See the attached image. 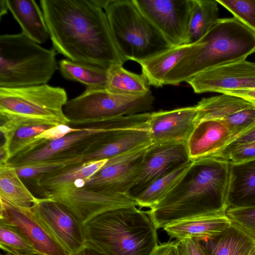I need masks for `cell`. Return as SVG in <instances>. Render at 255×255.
<instances>
[{"instance_id":"9a60e30c","label":"cell","mask_w":255,"mask_h":255,"mask_svg":"<svg viewBox=\"0 0 255 255\" xmlns=\"http://www.w3.org/2000/svg\"><path fill=\"white\" fill-rule=\"evenodd\" d=\"M190 160L187 142L151 144L144 156L139 175L126 195L134 200L155 180Z\"/></svg>"},{"instance_id":"1f68e13d","label":"cell","mask_w":255,"mask_h":255,"mask_svg":"<svg viewBox=\"0 0 255 255\" xmlns=\"http://www.w3.org/2000/svg\"><path fill=\"white\" fill-rule=\"evenodd\" d=\"M192 162L182 164L155 180L134 199L137 205L150 209L154 206L176 184Z\"/></svg>"},{"instance_id":"7402d4cb","label":"cell","mask_w":255,"mask_h":255,"mask_svg":"<svg viewBox=\"0 0 255 255\" xmlns=\"http://www.w3.org/2000/svg\"><path fill=\"white\" fill-rule=\"evenodd\" d=\"M228 209L255 207V159L230 164Z\"/></svg>"},{"instance_id":"b9f144b4","label":"cell","mask_w":255,"mask_h":255,"mask_svg":"<svg viewBox=\"0 0 255 255\" xmlns=\"http://www.w3.org/2000/svg\"><path fill=\"white\" fill-rule=\"evenodd\" d=\"M150 255H183L179 240L158 244Z\"/></svg>"},{"instance_id":"bcb514c9","label":"cell","mask_w":255,"mask_h":255,"mask_svg":"<svg viewBox=\"0 0 255 255\" xmlns=\"http://www.w3.org/2000/svg\"><path fill=\"white\" fill-rule=\"evenodd\" d=\"M250 255H255V249Z\"/></svg>"},{"instance_id":"8d00e7d4","label":"cell","mask_w":255,"mask_h":255,"mask_svg":"<svg viewBox=\"0 0 255 255\" xmlns=\"http://www.w3.org/2000/svg\"><path fill=\"white\" fill-rule=\"evenodd\" d=\"M226 214L255 241V207L228 209Z\"/></svg>"},{"instance_id":"ba28073f","label":"cell","mask_w":255,"mask_h":255,"mask_svg":"<svg viewBox=\"0 0 255 255\" xmlns=\"http://www.w3.org/2000/svg\"><path fill=\"white\" fill-rule=\"evenodd\" d=\"M136 115L120 117L86 124L79 130L61 138L48 141L23 155L10 159L7 163L14 167L48 160L64 162L66 165L81 154L100 135L118 128H135L138 126Z\"/></svg>"},{"instance_id":"f6af8a7d","label":"cell","mask_w":255,"mask_h":255,"mask_svg":"<svg viewBox=\"0 0 255 255\" xmlns=\"http://www.w3.org/2000/svg\"><path fill=\"white\" fill-rule=\"evenodd\" d=\"M0 16L1 17L2 15L7 13V10L8 9L6 3V0H0Z\"/></svg>"},{"instance_id":"2e32d148","label":"cell","mask_w":255,"mask_h":255,"mask_svg":"<svg viewBox=\"0 0 255 255\" xmlns=\"http://www.w3.org/2000/svg\"><path fill=\"white\" fill-rule=\"evenodd\" d=\"M186 82L196 94L255 88V63L244 60L213 67Z\"/></svg>"},{"instance_id":"7c38bea8","label":"cell","mask_w":255,"mask_h":255,"mask_svg":"<svg viewBox=\"0 0 255 255\" xmlns=\"http://www.w3.org/2000/svg\"><path fill=\"white\" fill-rule=\"evenodd\" d=\"M32 209L70 255L86 245L85 225L66 206L50 198H39Z\"/></svg>"},{"instance_id":"74e56055","label":"cell","mask_w":255,"mask_h":255,"mask_svg":"<svg viewBox=\"0 0 255 255\" xmlns=\"http://www.w3.org/2000/svg\"><path fill=\"white\" fill-rule=\"evenodd\" d=\"M230 164H238L255 159V141L238 146L221 158Z\"/></svg>"},{"instance_id":"f546056e","label":"cell","mask_w":255,"mask_h":255,"mask_svg":"<svg viewBox=\"0 0 255 255\" xmlns=\"http://www.w3.org/2000/svg\"><path fill=\"white\" fill-rule=\"evenodd\" d=\"M218 4L216 0H192L188 27L190 43L197 42L218 21Z\"/></svg>"},{"instance_id":"8992f818","label":"cell","mask_w":255,"mask_h":255,"mask_svg":"<svg viewBox=\"0 0 255 255\" xmlns=\"http://www.w3.org/2000/svg\"><path fill=\"white\" fill-rule=\"evenodd\" d=\"M116 44L138 63L171 47L133 0H107L104 7Z\"/></svg>"},{"instance_id":"ffe728a7","label":"cell","mask_w":255,"mask_h":255,"mask_svg":"<svg viewBox=\"0 0 255 255\" xmlns=\"http://www.w3.org/2000/svg\"><path fill=\"white\" fill-rule=\"evenodd\" d=\"M231 140L232 135L221 120L201 121L197 123L187 141L190 159L194 161L212 157Z\"/></svg>"},{"instance_id":"ee69618b","label":"cell","mask_w":255,"mask_h":255,"mask_svg":"<svg viewBox=\"0 0 255 255\" xmlns=\"http://www.w3.org/2000/svg\"><path fill=\"white\" fill-rule=\"evenodd\" d=\"M71 255H106L103 252L88 245Z\"/></svg>"},{"instance_id":"277c9868","label":"cell","mask_w":255,"mask_h":255,"mask_svg":"<svg viewBox=\"0 0 255 255\" xmlns=\"http://www.w3.org/2000/svg\"><path fill=\"white\" fill-rule=\"evenodd\" d=\"M136 207L110 210L87 222L86 245L106 255H150L158 245L157 229Z\"/></svg>"},{"instance_id":"d590c367","label":"cell","mask_w":255,"mask_h":255,"mask_svg":"<svg viewBox=\"0 0 255 255\" xmlns=\"http://www.w3.org/2000/svg\"><path fill=\"white\" fill-rule=\"evenodd\" d=\"M66 166V164L63 161L48 160L14 167L21 179L32 182L41 176L58 171Z\"/></svg>"},{"instance_id":"8fae6325","label":"cell","mask_w":255,"mask_h":255,"mask_svg":"<svg viewBox=\"0 0 255 255\" xmlns=\"http://www.w3.org/2000/svg\"><path fill=\"white\" fill-rule=\"evenodd\" d=\"M149 145L131 150L107 159L82 188L126 195L136 181Z\"/></svg>"},{"instance_id":"f35d334b","label":"cell","mask_w":255,"mask_h":255,"mask_svg":"<svg viewBox=\"0 0 255 255\" xmlns=\"http://www.w3.org/2000/svg\"><path fill=\"white\" fill-rule=\"evenodd\" d=\"M80 128H73L68 125H59L48 129L36 136V138L44 139L48 141H53L66 135L79 130Z\"/></svg>"},{"instance_id":"7bdbcfd3","label":"cell","mask_w":255,"mask_h":255,"mask_svg":"<svg viewBox=\"0 0 255 255\" xmlns=\"http://www.w3.org/2000/svg\"><path fill=\"white\" fill-rule=\"evenodd\" d=\"M219 93L242 98L255 105V88L221 90Z\"/></svg>"},{"instance_id":"4316f807","label":"cell","mask_w":255,"mask_h":255,"mask_svg":"<svg viewBox=\"0 0 255 255\" xmlns=\"http://www.w3.org/2000/svg\"><path fill=\"white\" fill-rule=\"evenodd\" d=\"M39 198L29 191L18 175L15 168L0 165V201L22 208H30Z\"/></svg>"},{"instance_id":"52a82bcc","label":"cell","mask_w":255,"mask_h":255,"mask_svg":"<svg viewBox=\"0 0 255 255\" xmlns=\"http://www.w3.org/2000/svg\"><path fill=\"white\" fill-rule=\"evenodd\" d=\"M151 92L142 95H125L107 90H86L67 101L64 107L69 124L83 125L123 116L148 113L153 108Z\"/></svg>"},{"instance_id":"e0dca14e","label":"cell","mask_w":255,"mask_h":255,"mask_svg":"<svg viewBox=\"0 0 255 255\" xmlns=\"http://www.w3.org/2000/svg\"><path fill=\"white\" fill-rule=\"evenodd\" d=\"M0 203V222L17 229L32 245L37 255H70L39 220L32 207L22 208Z\"/></svg>"},{"instance_id":"83f0119b","label":"cell","mask_w":255,"mask_h":255,"mask_svg":"<svg viewBox=\"0 0 255 255\" xmlns=\"http://www.w3.org/2000/svg\"><path fill=\"white\" fill-rule=\"evenodd\" d=\"M58 68L65 79L82 84L86 90H107L108 69L68 59L59 61Z\"/></svg>"},{"instance_id":"5b68a950","label":"cell","mask_w":255,"mask_h":255,"mask_svg":"<svg viewBox=\"0 0 255 255\" xmlns=\"http://www.w3.org/2000/svg\"><path fill=\"white\" fill-rule=\"evenodd\" d=\"M57 52L44 48L22 32L0 36V87L47 84L58 69Z\"/></svg>"},{"instance_id":"4dcf8cb0","label":"cell","mask_w":255,"mask_h":255,"mask_svg":"<svg viewBox=\"0 0 255 255\" xmlns=\"http://www.w3.org/2000/svg\"><path fill=\"white\" fill-rule=\"evenodd\" d=\"M107 90L125 95H142L150 92L142 74L130 72L120 64L113 65L108 69Z\"/></svg>"},{"instance_id":"f1b7e54d","label":"cell","mask_w":255,"mask_h":255,"mask_svg":"<svg viewBox=\"0 0 255 255\" xmlns=\"http://www.w3.org/2000/svg\"><path fill=\"white\" fill-rule=\"evenodd\" d=\"M255 106L242 98L228 94L204 98L195 105L198 112L197 123L208 120H222L238 111Z\"/></svg>"},{"instance_id":"d6a6232c","label":"cell","mask_w":255,"mask_h":255,"mask_svg":"<svg viewBox=\"0 0 255 255\" xmlns=\"http://www.w3.org/2000/svg\"><path fill=\"white\" fill-rule=\"evenodd\" d=\"M0 247L12 255H37L32 245L17 229L0 222Z\"/></svg>"},{"instance_id":"603a6c76","label":"cell","mask_w":255,"mask_h":255,"mask_svg":"<svg viewBox=\"0 0 255 255\" xmlns=\"http://www.w3.org/2000/svg\"><path fill=\"white\" fill-rule=\"evenodd\" d=\"M199 240L207 255H250L255 249V241L233 222L221 233Z\"/></svg>"},{"instance_id":"7a4b0ae2","label":"cell","mask_w":255,"mask_h":255,"mask_svg":"<svg viewBox=\"0 0 255 255\" xmlns=\"http://www.w3.org/2000/svg\"><path fill=\"white\" fill-rule=\"evenodd\" d=\"M230 163L206 157L193 161L173 188L146 212L158 229L192 218L226 214Z\"/></svg>"},{"instance_id":"5bb4252c","label":"cell","mask_w":255,"mask_h":255,"mask_svg":"<svg viewBox=\"0 0 255 255\" xmlns=\"http://www.w3.org/2000/svg\"><path fill=\"white\" fill-rule=\"evenodd\" d=\"M0 130L4 142L0 148V165L23 155L48 140L36 138L45 130L56 125L33 119L0 114Z\"/></svg>"},{"instance_id":"3957f363","label":"cell","mask_w":255,"mask_h":255,"mask_svg":"<svg viewBox=\"0 0 255 255\" xmlns=\"http://www.w3.org/2000/svg\"><path fill=\"white\" fill-rule=\"evenodd\" d=\"M169 72L165 85H178L219 66L246 60L255 52V32L235 17L219 18Z\"/></svg>"},{"instance_id":"d4e9b609","label":"cell","mask_w":255,"mask_h":255,"mask_svg":"<svg viewBox=\"0 0 255 255\" xmlns=\"http://www.w3.org/2000/svg\"><path fill=\"white\" fill-rule=\"evenodd\" d=\"M197 44L196 42L170 47L138 63L142 75L148 85L157 88L165 85L167 75Z\"/></svg>"},{"instance_id":"ac0fdd59","label":"cell","mask_w":255,"mask_h":255,"mask_svg":"<svg viewBox=\"0 0 255 255\" xmlns=\"http://www.w3.org/2000/svg\"><path fill=\"white\" fill-rule=\"evenodd\" d=\"M151 143L148 128L113 129L99 135L81 154L72 160L68 166L108 159Z\"/></svg>"},{"instance_id":"4fadbf2b","label":"cell","mask_w":255,"mask_h":255,"mask_svg":"<svg viewBox=\"0 0 255 255\" xmlns=\"http://www.w3.org/2000/svg\"><path fill=\"white\" fill-rule=\"evenodd\" d=\"M44 198L57 201L69 208L85 225L106 212L137 203L126 195L72 186L47 194Z\"/></svg>"},{"instance_id":"d6986e66","label":"cell","mask_w":255,"mask_h":255,"mask_svg":"<svg viewBox=\"0 0 255 255\" xmlns=\"http://www.w3.org/2000/svg\"><path fill=\"white\" fill-rule=\"evenodd\" d=\"M197 117L195 106L151 113V144L187 142L197 124Z\"/></svg>"},{"instance_id":"e575fe53","label":"cell","mask_w":255,"mask_h":255,"mask_svg":"<svg viewBox=\"0 0 255 255\" xmlns=\"http://www.w3.org/2000/svg\"><path fill=\"white\" fill-rule=\"evenodd\" d=\"M234 17L255 32V0H216Z\"/></svg>"},{"instance_id":"484cf974","label":"cell","mask_w":255,"mask_h":255,"mask_svg":"<svg viewBox=\"0 0 255 255\" xmlns=\"http://www.w3.org/2000/svg\"><path fill=\"white\" fill-rule=\"evenodd\" d=\"M6 3L26 36L38 44L50 38L42 10L35 0H6Z\"/></svg>"},{"instance_id":"44dd1931","label":"cell","mask_w":255,"mask_h":255,"mask_svg":"<svg viewBox=\"0 0 255 255\" xmlns=\"http://www.w3.org/2000/svg\"><path fill=\"white\" fill-rule=\"evenodd\" d=\"M107 159L89 161L66 166L41 176L31 182L38 193L44 198L47 194L75 186L80 180L84 181L97 172Z\"/></svg>"},{"instance_id":"7dc6e473","label":"cell","mask_w":255,"mask_h":255,"mask_svg":"<svg viewBox=\"0 0 255 255\" xmlns=\"http://www.w3.org/2000/svg\"><path fill=\"white\" fill-rule=\"evenodd\" d=\"M11 255L10 254L6 253L5 255Z\"/></svg>"},{"instance_id":"30bf717a","label":"cell","mask_w":255,"mask_h":255,"mask_svg":"<svg viewBox=\"0 0 255 255\" xmlns=\"http://www.w3.org/2000/svg\"><path fill=\"white\" fill-rule=\"evenodd\" d=\"M169 45L189 43L188 27L192 0H133Z\"/></svg>"},{"instance_id":"60d3db41","label":"cell","mask_w":255,"mask_h":255,"mask_svg":"<svg viewBox=\"0 0 255 255\" xmlns=\"http://www.w3.org/2000/svg\"><path fill=\"white\" fill-rule=\"evenodd\" d=\"M253 141H255V129L238 137L225 147L220 152L211 157L221 159L235 147Z\"/></svg>"},{"instance_id":"836d02e7","label":"cell","mask_w":255,"mask_h":255,"mask_svg":"<svg viewBox=\"0 0 255 255\" xmlns=\"http://www.w3.org/2000/svg\"><path fill=\"white\" fill-rule=\"evenodd\" d=\"M221 121L230 131L232 142L238 137L255 129V106L238 111Z\"/></svg>"},{"instance_id":"6da1fadb","label":"cell","mask_w":255,"mask_h":255,"mask_svg":"<svg viewBox=\"0 0 255 255\" xmlns=\"http://www.w3.org/2000/svg\"><path fill=\"white\" fill-rule=\"evenodd\" d=\"M53 48L71 61L109 69L128 61L102 8L93 0H41Z\"/></svg>"},{"instance_id":"9c48e42d","label":"cell","mask_w":255,"mask_h":255,"mask_svg":"<svg viewBox=\"0 0 255 255\" xmlns=\"http://www.w3.org/2000/svg\"><path fill=\"white\" fill-rule=\"evenodd\" d=\"M65 90L47 84L16 88L0 87V114L69 125L63 108Z\"/></svg>"},{"instance_id":"ab89813d","label":"cell","mask_w":255,"mask_h":255,"mask_svg":"<svg viewBox=\"0 0 255 255\" xmlns=\"http://www.w3.org/2000/svg\"><path fill=\"white\" fill-rule=\"evenodd\" d=\"M179 241L183 255H207L199 239L188 238Z\"/></svg>"},{"instance_id":"cb8c5ba5","label":"cell","mask_w":255,"mask_h":255,"mask_svg":"<svg viewBox=\"0 0 255 255\" xmlns=\"http://www.w3.org/2000/svg\"><path fill=\"white\" fill-rule=\"evenodd\" d=\"M232 221L226 214L199 217L175 222L163 229L170 239H202L214 236L229 226Z\"/></svg>"}]
</instances>
